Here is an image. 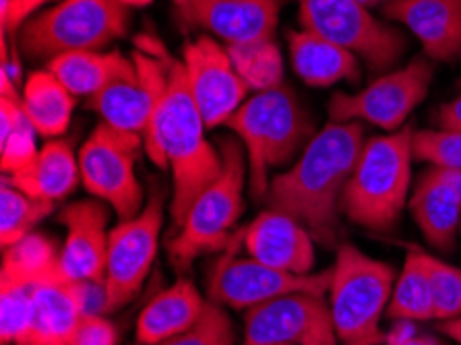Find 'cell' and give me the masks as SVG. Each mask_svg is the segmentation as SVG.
Listing matches in <instances>:
<instances>
[{
    "instance_id": "cell-1",
    "label": "cell",
    "mask_w": 461,
    "mask_h": 345,
    "mask_svg": "<svg viewBox=\"0 0 461 345\" xmlns=\"http://www.w3.org/2000/svg\"><path fill=\"white\" fill-rule=\"evenodd\" d=\"M360 123H330L317 132L296 164L277 174L265 195L269 209L294 217L314 241L333 244L339 236V201L365 147Z\"/></svg>"
},
{
    "instance_id": "cell-2",
    "label": "cell",
    "mask_w": 461,
    "mask_h": 345,
    "mask_svg": "<svg viewBox=\"0 0 461 345\" xmlns=\"http://www.w3.org/2000/svg\"><path fill=\"white\" fill-rule=\"evenodd\" d=\"M166 67L167 86L148 158L172 172L170 215L176 232L197 196L221 174L223 158L205 139L207 126L188 89L183 60H166Z\"/></svg>"
},
{
    "instance_id": "cell-3",
    "label": "cell",
    "mask_w": 461,
    "mask_h": 345,
    "mask_svg": "<svg viewBox=\"0 0 461 345\" xmlns=\"http://www.w3.org/2000/svg\"><path fill=\"white\" fill-rule=\"evenodd\" d=\"M5 250L32 269L33 314L23 345H68L83 316L108 313L106 286L68 277L46 236L30 234Z\"/></svg>"
},
{
    "instance_id": "cell-4",
    "label": "cell",
    "mask_w": 461,
    "mask_h": 345,
    "mask_svg": "<svg viewBox=\"0 0 461 345\" xmlns=\"http://www.w3.org/2000/svg\"><path fill=\"white\" fill-rule=\"evenodd\" d=\"M223 126H228L244 147L249 188L255 199H265L267 195L271 168L300 158L314 137L309 114L294 91L285 86L249 97Z\"/></svg>"
},
{
    "instance_id": "cell-5",
    "label": "cell",
    "mask_w": 461,
    "mask_h": 345,
    "mask_svg": "<svg viewBox=\"0 0 461 345\" xmlns=\"http://www.w3.org/2000/svg\"><path fill=\"white\" fill-rule=\"evenodd\" d=\"M414 129L368 139L341 193L339 211L348 220L373 232H391L408 203Z\"/></svg>"
},
{
    "instance_id": "cell-6",
    "label": "cell",
    "mask_w": 461,
    "mask_h": 345,
    "mask_svg": "<svg viewBox=\"0 0 461 345\" xmlns=\"http://www.w3.org/2000/svg\"><path fill=\"white\" fill-rule=\"evenodd\" d=\"M395 269L356 249L341 244L331 267L330 308L341 345H385L381 327L393 294Z\"/></svg>"
},
{
    "instance_id": "cell-7",
    "label": "cell",
    "mask_w": 461,
    "mask_h": 345,
    "mask_svg": "<svg viewBox=\"0 0 461 345\" xmlns=\"http://www.w3.org/2000/svg\"><path fill=\"white\" fill-rule=\"evenodd\" d=\"M242 150L236 141H220L221 174L197 196L167 242V255L176 269L185 271L194 259L226 250L232 241V230L244 211V182L249 180L247 153Z\"/></svg>"
},
{
    "instance_id": "cell-8",
    "label": "cell",
    "mask_w": 461,
    "mask_h": 345,
    "mask_svg": "<svg viewBox=\"0 0 461 345\" xmlns=\"http://www.w3.org/2000/svg\"><path fill=\"white\" fill-rule=\"evenodd\" d=\"M129 25V6L121 0H60L25 21L19 46L32 59L48 60L68 52H102L124 38Z\"/></svg>"
},
{
    "instance_id": "cell-9",
    "label": "cell",
    "mask_w": 461,
    "mask_h": 345,
    "mask_svg": "<svg viewBox=\"0 0 461 345\" xmlns=\"http://www.w3.org/2000/svg\"><path fill=\"white\" fill-rule=\"evenodd\" d=\"M143 151L141 137L108 123L97 124L79 150L83 186L106 203L118 222L132 220L145 207V193L137 178V161Z\"/></svg>"
},
{
    "instance_id": "cell-10",
    "label": "cell",
    "mask_w": 461,
    "mask_h": 345,
    "mask_svg": "<svg viewBox=\"0 0 461 345\" xmlns=\"http://www.w3.org/2000/svg\"><path fill=\"white\" fill-rule=\"evenodd\" d=\"M303 30L319 33L365 60L370 70H387L402 59L406 38L370 15L360 0H298Z\"/></svg>"
},
{
    "instance_id": "cell-11",
    "label": "cell",
    "mask_w": 461,
    "mask_h": 345,
    "mask_svg": "<svg viewBox=\"0 0 461 345\" xmlns=\"http://www.w3.org/2000/svg\"><path fill=\"white\" fill-rule=\"evenodd\" d=\"M164 188H153L141 213L110 230L106 260L108 313L127 306L148 279L164 228Z\"/></svg>"
},
{
    "instance_id": "cell-12",
    "label": "cell",
    "mask_w": 461,
    "mask_h": 345,
    "mask_svg": "<svg viewBox=\"0 0 461 345\" xmlns=\"http://www.w3.org/2000/svg\"><path fill=\"white\" fill-rule=\"evenodd\" d=\"M432 65L429 56H416L403 68L383 75L358 94H333L331 123H368L395 132L406 126L408 116L429 95Z\"/></svg>"
},
{
    "instance_id": "cell-13",
    "label": "cell",
    "mask_w": 461,
    "mask_h": 345,
    "mask_svg": "<svg viewBox=\"0 0 461 345\" xmlns=\"http://www.w3.org/2000/svg\"><path fill=\"white\" fill-rule=\"evenodd\" d=\"M330 286L331 269L296 276L258 263L253 257H236L232 246H228L226 255L218 259L209 276V298L234 311H250L288 294L325 295Z\"/></svg>"
},
{
    "instance_id": "cell-14",
    "label": "cell",
    "mask_w": 461,
    "mask_h": 345,
    "mask_svg": "<svg viewBox=\"0 0 461 345\" xmlns=\"http://www.w3.org/2000/svg\"><path fill=\"white\" fill-rule=\"evenodd\" d=\"M335 345L331 308L325 295L288 294L247 311L244 345Z\"/></svg>"
},
{
    "instance_id": "cell-15",
    "label": "cell",
    "mask_w": 461,
    "mask_h": 345,
    "mask_svg": "<svg viewBox=\"0 0 461 345\" xmlns=\"http://www.w3.org/2000/svg\"><path fill=\"white\" fill-rule=\"evenodd\" d=\"M183 65L188 89L207 129L226 124L228 118L247 102L249 87L236 73L228 48L207 35L185 44Z\"/></svg>"
},
{
    "instance_id": "cell-16",
    "label": "cell",
    "mask_w": 461,
    "mask_h": 345,
    "mask_svg": "<svg viewBox=\"0 0 461 345\" xmlns=\"http://www.w3.org/2000/svg\"><path fill=\"white\" fill-rule=\"evenodd\" d=\"M314 238L303 223L282 211L267 209L232 236L249 257L279 271L309 276L314 267Z\"/></svg>"
},
{
    "instance_id": "cell-17",
    "label": "cell",
    "mask_w": 461,
    "mask_h": 345,
    "mask_svg": "<svg viewBox=\"0 0 461 345\" xmlns=\"http://www.w3.org/2000/svg\"><path fill=\"white\" fill-rule=\"evenodd\" d=\"M284 0H186L180 21L232 44L274 40Z\"/></svg>"
},
{
    "instance_id": "cell-18",
    "label": "cell",
    "mask_w": 461,
    "mask_h": 345,
    "mask_svg": "<svg viewBox=\"0 0 461 345\" xmlns=\"http://www.w3.org/2000/svg\"><path fill=\"white\" fill-rule=\"evenodd\" d=\"M59 220L67 228L65 246L59 255L62 269L71 279L104 284L110 236L106 203L100 199L75 201L60 211Z\"/></svg>"
},
{
    "instance_id": "cell-19",
    "label": "cell",
    "mask_w": 461,
    "mask_h": 345,
    "mask_svg": "<svg viewBox=\"0 0 461 345\" xmlns=\"http://www.w3.org/2000/svg\"><path fill=\"white\" fill-rule=\"evenodd\" d=\"M381 11L406 25L430 60H461V0H385Z\"/></svg>"
},
{
    "instance_id": "cell-20",
    "label": "cell",
    "mask_w": 461,
    "mask_h": 345,
    "mask_svg": "<svg viewBox=\"0 0 461 345\" xmlns=\"http://www.w3.org/2000/svg\"><path fill=\"white\" fill-rule=\"evenodd\" d=\"M410 213L422 236L441 252H451L461 228V199L441 168H429L411 193Z\"/></svg>"
},
{
    "instance_id": "cell-21",
    "label": "cell",
    "mask_w": 461,
    "mask_h": 345,
    "mask_svg": "<svg viewBox=\"0 0 461 345\" xmlns=\"http://www.w3.org/2000/svg\"><path fill=\"white\" fill-rule=\"evenodd\" d=\"M5 180L32 199L59 203L73 195L81 182L79 156L65 139L48 141L30 164L5 176Z\"/></svg>"
},
{
    "instance_id": "cell-22",
    "label": "cell",
    "mask_w": 461,
    "mask_h": 345,
    "mask_svg": "<svg viewBox=\"0 0 461 345\" xmlns=\"http://www.w3.org/2000/svg\"><path fill=\"white\" fill-rule=\"evenodd\" d=\"M207 308V302L191 281L178 279L158 292L137 319L135 345H156L191 329Z\"/></svg>"
},
{
    "instance_id": "cell-23",
    "label": "cell",
    "mask_w": 461,
    "mask_h": 345,
    "mask_svg": "<svg viewBox=\"0 0 461 345\" xmlns=\"http://www.w3.org/2000/svg\"><path fill=\"white\" fill-rule=\"evenodd\" d=\"M288 50L294 73L311 87H331L339 81L360 79L358 56L319 33L288 32Z\"/></svg>"
},
{
    "instance_id": "cell-24",
    "label": "cell",
    "mask_w": 461,
    "mask_h": 345,
    "mask_svg": "<svg viewBox=\"0 0 461 345\" xmlns=\"http://www.w3.org/2000/svg\"><path fill=\"white\" fill-rule=\"evenodd\" d=\"M48 70L71 94L92 97L102 89L122 79L139 77L132 56H124L118 50L112 52H68L48 60Z\"/></svg>"
},
{
    "instance_id": "cell-25",
    "label": "cell",
    "mask_w": 461,
    "mask_h": 345,
    "mask_svg": "<svg viewBox=\"0 0 461 345\" xmlns=\"http://www.w3.org/2000/svg\"><path fill=\"white\" fill-rule=\"evenodd\" d=\"M21 108L40 137H60L71 124L75 95L48 68L36 70L23 83Z\"/></svg>"
},
{
    "instance_id": "cell-26",
    "label": "cell",
    "mask_w": 461,
    "mask_h": 345,
    "mask_svg": "<svg viewBox=\"0 0 461 345\" xmlns=\"http://www.w3.org/2000/svg\"><path fill=\"white\" fill-rule=\"evenodd\" d=\"M0 340L3 345H23L32 327L33 279L32 269L11 250L3 255L0 277Z\"/></svg>"
},
{
    "instance_id": "cell-27",
    "label": "cell",
    "mask_w": 461,
    "mask_h": 345,
    "mask_svg": "<svg viewBox=\"0 0 461 345\" xmlns=\"http://www.w3.org/2000/svg\"><path fill=\"white\" fill-rule=\"evenodd\" d=\"M387 319L395 322L435 321L430 281L416 246H408L406 263L395 279L393 294L387 306Z\"/></svg>"
},
{
    "instance_id": "cell-28",
    "label": "cell",
    "mask_w": 461,
    "mask_h": 345,
    "mask_svg": "<svg viewBox=\"0 0 461 345\" xmlns=\"http://www.w3.org/2000/svg\"><path fill=\"white\" fill-rule=\"evenodd\" d=\"M236 73L249 91L261 94L284 86V60L274 40L226 46Z\"/></svg>"
},
{
    "instance_id": "cell-29",
    "label": "cell",
    "mask_w": 461,
    "mask_h": 345,
    "mask_svg": "<svg viewBox=\"0 0 461 345\" xmlns=\"http://www.w3.org/2000/svg\"><path fill=\"white\" fill-rule=\"evenodd\" d=\"M38 131L25 116L21 102L0 100V168L5 176L25 168L38 156Z\"/></svg>"
},
{
    "instance_id": "cell-30",
    "label": "cell",
    "mask_w": 461,
    "mask_h": 345,
    "mask_svg": "<svg viewBox=\"0 0 461 345\" xmlns=\"http://www.w3.org/2000/svg\"><path fill=\"white\" fill-rule=\"evenodd\" d=\"M0 244L3 249L15 246L32 234V230L54 211L56 203L32 199L30 195L21 193L9 182L3 180L0 186Z\"/></svg>"
},
{
    "instance_id": "cell-31",
    "label": "cell",
    "mask_w": 461,
    "mask_h": 345,
    "mask_svg": "<svg viewBox=\"0 0 461 345\" xmlns=\"http://www.w3.org/2000/svg\"><path fill=\"white\" fill-rule=\"evenodd\" d=\"M420 250V249H418ZM422 265L430 281L435 321H449L461 316V269L420 250Z\"/></svg>"
},
{
    "instance_id": "cell-32",
    "label": "cell",
    "mask_w": 461,
    "mask_h": 345,
    "mask_svg": "<svg viewBox=\"0 0 461 345\" xmlns=\"http://www.w3.org/2000/svg\"><path fill=\"white\" fill-rule=\"evenodd\" d=\"M234 325L228 313L215 302H207L203 316L191 329L156 345H234Z\"/></svg>"
},
{
    "instance_id": "cell-33",
    "label": "cell",
    "mask_w": 461,
    "mask_h": 345,
    "mask_svg": "<svg viewBox=\"0 0 461 345\" xmlns=\"http://www.w3.org/2000/svg\"><path fill=\"white\" fill-rule=\"evenodd\" d=\"M411 156L435 168L461 170V132L457 131H414Z\"/></svg>"
},
{
    "instance_id": "cell-34",
    "label": "cell",
    "mask_w": 461,
    "mask_h": 345,
    "mask_svg": "<svg viewBox=\"0 0 461 345\" xmlns=\"http://www.w3.org/2000/svg\"><path fill=\"white\" fill-rule=\"evenodd\" d=\"M118 329L104 314H86L68 345H118Z\"/></svg>"
},
{
    "instance_id": "cell-35",
    "label": "cell",
    "mask_w": 461,
    "mask_h": 345,
    "mask_svg": "<svg viewBox=\"0 0 461 345\" xmlns=\"http://www.w3.org/2000/svg\"><path fill=\"white\" fill-rule=\"evenodd\" d=\"M50 0H0V25H3V33H15L32 13H36L40 6H44Z\"/></svg>"
},
{
    "instance_id": "cell-36",
    "label": "cell",
    "mask_w": 461,
    "mask_h": 345,
    "mask_svg": "<svg viewBox=\"0 0 461 345\" xmlns=\"http://www.w3.org/2000/svg\"><path fill=\"white\" fill-rule=\"evenodd\" d=\"M385 345H447L443 340L430 333H418L414 322H397L395 329L387 333Z\"/></svg>"
},
{
    "instance_id": "cell-37",
    "label": "cell",
    "mask_w": 461,
    "mask_h": 345,
    "mask_svg": "<svg viewBox=\"0 0 461 345\" xmlns=\"http://www.w3.org/2000/svg\"><path fill=\"white\" fill-rule=\"evenodd\" d=\"M437 123L441 124V129L445 131L461 132V95H457L456 100L449 104H443L441 108H438Z\"/></svg>"
},
{
    "instance_id": "cell-38",
    "label": "cell",
    "mask_w": 461,
    "mask_h": 345,
    "mask_svg": "<svg viewBox=\"0 0 461 345\" xmlns=\"http://www.w3.org/2000/svg\"><path fill=\"white\" fill-rule=\"evenodd\" d=\"M437 329L441 331L443 335L449 337V340H456L461 345V316H456V319H449V321H441L437 325Z\"/></svg>"
},
{
    "instance_id": "cell-39",
    "label": "cell",
    "mask_w": 461,
    "mask_h": 345,
    "mask_svg": "<svg viewBox=\"0 0 461 345\" xmlns=\"http://www.w3.org/2000/svg\"><path fill=\"white\" fill-rule=\"evenodd\" d=\"M122 5H127L129 9L131 6H135V9H139V6H148V5H151L153 0H121Z\"/></svg>"
},
{
    "instance_id": "cell-40",
    "label": "cell",
    "mask_w": 461,
    "mask_h": 345,
    "mask_svg": "<svg viewBox=\"0 0 461 345\" xmlns=\"http://www.w3.org/2000/svg\"><path fill=\"white\" fill-rule=\"evenodd\" d=\"M172 3H174V5H176V6H178V9H183V6L186 5V0H172Z\"/></svg>"
},
{
    "instance_id": "cell-41",
    "label": "cell",
    "mask_w": 461,
    "mask_h": 345,
    "mask_svg": "<svg viewBox=\"0 0 461 345\" xmlns=\"http://www.w3.org/2000/svg\"><path fill=\"white\" fill-rule=\"evenodd\" d=\"M265 345H285V343H265Z\"/></svg>"
}]
</instances>
